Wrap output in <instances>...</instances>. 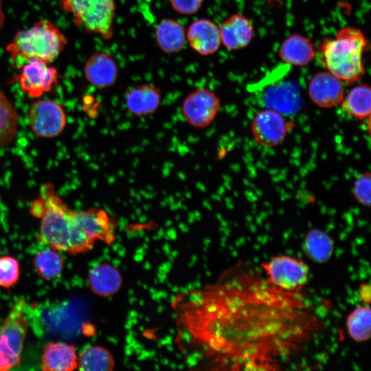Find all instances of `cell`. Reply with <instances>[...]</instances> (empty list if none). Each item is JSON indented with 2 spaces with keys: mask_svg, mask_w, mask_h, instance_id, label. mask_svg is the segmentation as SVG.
Listing matches in <instances>:
<instances>
[{
  "mask_svg": "<svg viewBox=\"0 0 371 371\" xmlns=\"http://www.w3.org/2000/svg\"><path fill=\"white\" fill-rule=\"evenodd\" d=\"M3 13L2 12V9H1V1H0V29L1 27H2V25H3Z\"/></svg>",
  "mask_w": 371,
  "mask_h": 371,
  "instance_id": "4dcf8cb0",
  "label": "cell"
},
{
  "mask_svg": "<svg viewBox=\"0 0 371 371\" xmlns=\"http://www.w3.org/2000/svg\"><path fill=\"white\" fill-rule=\"evenodd\" d=\"M84 74L93 86L103 89L112 86L118 75V67L114 58L106 52L92 54L86 61Z\"/></svg>",
  "mask_w": 371,
  "mask_h": 371,
  "instance_id": "5bb4252c",
  "label": "cell"
},
{
  "mask_svg": "<svg viewBox=\"0 0 371 371\" xmlns=\"http://www.w3.org/2000/svg\"><path fill=\"white\" fill-rule=\"evenodd\" d=\"M344 112L359 120L370 119L371 111V89L366 84L352 87L341 102Z\"/></svg>",
  "mask_w": 371,
  "mask_h": 371,
  "instance_id": "7402d4cb",
  "label": "cell"
},
{
  "mask_svg": "<svg viewBox=\"0 0 371 371\" xmlns=\"http://www.w3.org/2000/svg\"><path fill=\"white\" fill-rule=\"evenodd\" d=\"M58 4L72 16L77 26L104 40L113 37L115 0H58Z\"/></svg>",
  "mask_w": 371,
  "mask_h": 371,
  "instance_id": "5b68a950",
  "label": "cell"
},
{
  "mask_svg": "<svg viewBox=\"0 0 371 371\" xmlns=\"http://www.w3.org/2000/svg\"><path fill=\"white\" fill-rule=\"evenodd\" d=\"M115 361L106 348L95 345L84 349L78 357V368L86 371H112Z\"/></svg>",
  "mask_w": 371,
  "mask_h": 371,
  "instance_id": "603a6c76",
  "label": "cell"
},
{
  "mask_svg": "<svg viewBox=\"0 0 371 371\" xmlns=\"http://www.w3.org/2000/svg\"><path fill=\"white\" fill-rule=\"evenodd\" d=\"M221 107L218 97L209 89L194 90L183 100L181 113L190 126L203 128L214 121Z\"/></svg>",
  "mask_w": 371,
  "mask_h": 371,
  "instance_id": "30bf717a",
  "label": "cell"
},
{
  "mask_svg": "<svg viewBox=\"0 0 371 371\" xmlns=\"http://www.w3.org/2000/svg\"><path fill=\"white\" fill-rule=\"evenodd\" d=\"M44 61L31 60L21 67L20 74L15 79L21 89L33 98H37L52 91L58 85L60 74L58 70Z\"/></svg>",
  "mask_w": 371,
  "mask_h": 371,
  "instance_id": "9c48e42d",
  "label": "cell"
},
{
  "mask_svg": "<svg viewBox=\"0 0 371 371\" xmlns=\"http://www.w3.org/2000/svg\"><path fill=\"white\" fill-rule=\"evenodd\" d=\"M302 249L306 256L315 263L324 264L332 257L335 241L331 236L319 228H311L306 234Z\"/></svg>",
  "mask_w": 371,
  "mask_h": 371,
  "instance_id": "ffe728a7",
  "label": "cell"
},
{
  "mask_svg": "<svg viewBox=\"0 0 371 371\" xmlns=\"http://www.w3.org/2000/svg\"><path fill=\"white\" fill-rule=\"evenodd\" d=\"M155 38L159 47L164 53L172 54L183 48L186 32L179 22L172 19H164L156 27Z\"/></svg>",
  "mask_w": 371,
  "mask_h": 371,
  "instance_id": "44dd1931",
  "label": "cell"
},
{
  "mask_svg": "<svg viewBox=\"0 0 371 371\" xmlns=\"http://www.w3.org/2000/svg\"><path fill=\"white\" fill-rule=\"evenodd\" d=\"M279 56L289 65L305 66L315 58V46L310 38L294 34L282 42Z\"/></svg>",
  "mask_w": 371,
  "mask_h": 371,
  "instance_id": "d6986e66",
  "label": "cell"
},
{
  "mask_svg": "<svg viewBox=\"0 0 371 371\" xmlns=\"http://www.w3.org/2000/svg\"><path fill=\"white\" fill-rule=\"evenodd\" d=\"M175 342L190 369L276 370L323 322L302 291L275 288L238 263L214 282L177 293Z\"/></svg>",
  "mask_w": 371,
  "mask_h": 371,
  "instance_id": "6da1fadb",
  "label": "cell"
},
{
  "mask_svg": "<svg viewBox=\"0 0 371 371\" xmlns=\"http://www.w3.org/2000/svg\"><path fill=\"white\" fill-rule=\"evenodd\" d=\"M33 266L39 277L45 280L58 278L64 269V260L58 251L52 249L37 253Z\"/></svg>",
  "mask_w": 371,
  "mask_h": 371,
  "instance_id": "484cf974",
  "label": "cell"
},
{
  "mask_svg": "<svg viewBox=\"0 0 371 371\" xmlns=\"http://www.w3.org/2000/svg\"><path fill=\"white\" fill-rule=\"evenodd\" d=\"M311 101L320 108H330L340 104L345 95L343 82L328 71L317 73L308 86Z\"/></svg>",
  "mask_w": 371,
  "mask_h": 371,
  "instance_id": "7c38bea8",
  "label": "cell"
},
{
  "mask_svg": "<svg viewBox=\"0 0 371 371\" xmlns=\"http://www.w3.org/2000/svg\"><path fill=\"white\" fill-rule=\"evenodd\" d=\"M18 124V112L5 93L0 90V150L13 142Z\"/></svg>",
  "mask_w": 371,
  "mask_h": 371,
  "instance_id": "cb8c5ba5",
  "label": "cell"
},
{
  "mask_svg": "<svg viewBox=\"0 0 371 371\" xmlns=\"http://www.w3.org/2000/svg\"><path fill=\"white\" fill-rule=\"evenodd\" d=\"M358 295L364 304L369 305L371 299L370 284L369 282L361 283L358 289Z\"/></svg>",
  "mask_w": 371,
  "mask_h": 371,
  "instance_id": "f546056e",
  "label": "cell"
},
{
  "mask_svg": "<svg viewBox=\"0 0 371 371\" xmlns=\"http://www.w3.org/2000/svg\"><path fill=\"white\" fill-rule=\"evenodd\" d=\"M221 43L232 50L247 47L251 41L254 27L251 21L240 14H234L219 26Z\"/></svg>",
  "mask_w": 371,
  "mask_h": 371,
  "instance_id": "2e32d148",
  "label": "cell"
},
{
  "mask_svg": "<svg viewBox=\"0 0 371 371\" xmlns=\"http://www.w3.org/2000/svg\"><path fill=\"white\" fill-rule=\"evenodd\" d=\"M346 329L356 342L368 341L371 334V310L367 304L357 306L346 317Z\"/></svg>",
  "mask_w": 371,
  "mask_h": 371,
  "instance_id": "d4e9b609",
  "label": "cell"
},
{
  "mask_svg": "<svg viewBox=\"0 0 371 371\" xmlns=\"http://www.w3.org/2000/svg\"><path fill=\"white\" fill-rule=\"evenodd\" d=\"M205 0H169L177 12L181 14L191 15L197 12Z\"/></svg>",
  "mask_w": 371,
  "mask_h": 371,
  "instance_id": "f1b7e54d",
  "label": "cell"
},
{
  "mask_svg": "<svg viewBox=\"0 0 371 371\" xmlns=\"http://www.w3.org/2000/svg\"><path fill=\"white\" fill-rule=\"evenodd\" d=\"M78 368L75 347L65 342L45 345L41 357V369L45 371H72Z\"/></svg>",
  "mask_w": 371,
  "mask_h": 371,
  "instance_id": "ac0fdd59",
  "label": "cell"
},
{
  "mask_svg": "<svg viewBox=\"0 0 371 371\" xmlns=\"http://www.w3.org/2000/svg\"><path fill=\"white\" fill-rule=\"evenodd\" d=\"M288 129L285 118L271 108L258 111L251 124L254 139L266 147H275L280 144L286 137Z\"/></svg>",
  "mask_w": 371,
  "mask_h": 371,
  "instance_id": "8fae6325",
  "label": "cell"
},
{
  "mask_svg": "<svg viewBox=\"0 0 371 371\" xmlns=\"http://www.w3.org/2000/svg\"><path fill=\"white\" fill-rule=\"evenodd\" d=\"M370 42L355 27H344L335 38L326 39L319 47V57L324 67L342 82L353 84L365 73L363 54L370 49Z\"/></svg>",
  "mask_w": 371,
  "mask_h": 371,
  "instance_id": "3957f363",
  "label": "cell"
},
{
  "mask_svg": "<svg viewBox=\"0 0 371 371\" xmlns=\"http://www.w3.org/2000/svg\"><path fill=\"white\" fill-rule=\"evenodd\" d=\"M67 39L52 22L41 19L27 29L18 31L6 47L12 60L21 67L34 59L47 63L63 51Z\"/></svg>",
  "mask_w": 371,
  "mask_h": 371,
  "instance_id": "277c9868",
  "label": "cell"
},
{
  "mask_svg": "<svg viewBox=\"0 0 371 371\" xmlns=\"http://www.w3.org/2000/svg\"><path fill=\"white\" fill-rule=\"evenodd\" d=\"M161 91L151 84L137 85L128 90L125 97L128 111L136 117H144L154 113L160 106Z\"/></svg>",
  "mask_w": 371,
  "mask_h": 371,
  "instance_id": "9a60e30c",
  "label": "cell"
},
{
  "mask_svg": "<svg viewBox=\"0 0 371 371\" xmlns=\"http://www.w3.org/2000/svg\"><path fill=\"white\" fill-rule=\"evenodd\" d=\"M20 267L19 261L14 257H0V286L10 288L19 280Z\"/></svg>",
  "mask_w": 371,
  "mask_h": 371,
  "instance_id": "4316f807",
  "label": "cell"
},
{
  "mask_svg": "<svg viewBox=\"0 0 371 371\" xmlns=\"http://www.w3.org/2000/svg\"><path fill=\"white\" fill-rule=\"evenodd\" d=\"M28 119L32 131L43 138L59 135L67 124L65 109L58 103L49 100H38L32 102Z\"/></svg>",
  "mask_w": 371,
  "mask_h": 371,
  "instance_id": "ba28073f",
  "label": "cell"
},
{
  "mask_svg": "<svg viewBox=\"0 0 371 371\" xmlns=\"http://www.w3.org/2000/svg\"><path fill=\"white\" fill-rule=\"evenodd\" d=\"M352 192L358 203L363 206L370 205L371 175L370 172H365L356 179Z\"/></svg>",
  "mask_w": 371,
  "mask_h": 371,
  "instance_id": "83f0119b",
  "label": "cell"
},
{
  "mask_svg": "<svg viewBox=\"0 0 371 371\" xmlns=\"http://www.w3.org/2000/svg\"><path fill=\"white\" fill-rule=\"evenodd\" d=\"M186 38L190 47L203 56L214 54L221 43L219 27L208 19H200L192 23L186 32Z\"/></svg>",
  "mask_w": 371,
  "mask_h": 371,
  "instance_id": "4fadbf2b",
  "label": "cell"
},
{
  "mask_svg": "<svg viewBox=\"0 0 371 371\" xmlns=\"http://www.w3.org/2000/svg\"><path fill=\"white\" fill-rule=\"evenodd\" d=\"M267 280L275 288L298 292L309 280L310 269L304 260L289 255H280L261 264Z\"/></svg>",
  "mask_w": 371,
  "mask_h": 371,
  "instance_id": "52a82bcc",
  "label": "cell"
},
{
  "mask_svg": "<svg viewBox=\"0 0 371 371\" xmlns=\"http://www.w3.org/2000/svg\"><path fill=\"white\" fill-rule=\"evenodd\" d=\"M26 300H17L0 327V371H6L21 362L27 333Z\"/></svg>",
  "mask_w": 371,
  "mask_h": 371,
  "instance_id": "8992f818",
  "label": "cell"
},
{
  "mask_svg": "<svg viewBox=\"0 0 371 371\" xmlns=\"http://www.w3.org/2000/svg\"><path fill=\"white\" fill-rule=\"evenodd\" d=\"M88 282L95 295L108 297L116 294L122 287L123 278L120 271L109 262H100L89 271Z\"/></svg>",
  "mask_w": 371,
  "mask_h": 371,
  "instance_id": "e0dca14e",
  "label": "cell"
},
{
  "mask_svg": "<svg viewBox=\"0 0 371 371\" xmlns=\"http://www.w3.org/2000/svg\"><path fill=\"white\" fill-rule=\"evenodd\" d=\"M30 212L41 220L38 240L56 251L85 254L97 242L111 246L117 238V223L106 210H72L56 194L52 183L41 186Z\"/></svg>",
  "mask_w": 371,
  "mask_h": 371,
  "instance_id": "7a4b0ae2",
  "label": "cell"
}]
</instances>
